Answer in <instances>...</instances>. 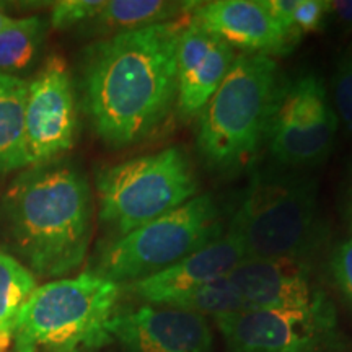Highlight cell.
Returning <instances> with one entry per match:
<instances>
[{
  "label": "cell",
  "mask_w": 352,
  "mask_h": 352,
  "mask_svg": "<svg viewBox=\"0 0 352 352\" xmlns=\"http://www.w3.org/2000/svg\"><path fill=\"white\" fill-rule=\"evenodd\" d=\"M189 16L113 34L83 51V109L109 147L151 138L176 107V51Z\"/></svg>",
  "instance_id": "6da1fadb"
},
{
  "label": "cell",
  "mask_w": 352,
  "mask_h": 352,
  "mask_svg": "<svg viewBox=\"0 0 352 352\" xmlns=\"http://www.w3.org/2000/svg\"><path fill=\"white\" fill-rule=\"evenodd\" d=\"M8 233L33 274L63 277L87 256L94 222L90 184L63 158L26 166L3 197Z\"/></svg>",
  "instance_id": "7a4b0ae2"
},
{
  "label": "cell",
  "mask_w": 352,
  "mask_h": 352,
  "mask_svg": "<svg viewBox=\"0 0 352 352\" xmlns=\"http://www.w3.org/2000/svg\"><path fill=\"white\" fill-rule=\"evenodd\" d=\"M280 85L274 57L236 54L197 116V151L210 170L236 173L252 164L266 142Z\"/></svg>",
  "instance_id": "3957f363"
},
{
  "label": "cell",
  "mask_w": 352,
  "mask_h": 352,
  "mask_svg": "<svg viewBox=\"0 0 352 352\" xmlns=\"http://www.w3.org/2000/svg\"><path fill=\"white\" fill-rule=\"evenodd\" d=\"M228 227L246 258L308 259L320 241L318 182L307 170L259 168Z\"/></svg>",
  "instance_id": "277c9868"
},
{
  "label": "cell",
  "mask_w": 352,
  "mask_h": 352,
  "mask_svg": "<svg viewBox=\"0 0 352 352\" xmlns=\"http://www.w3.org/2000/svg\"><path fill=\"white\" fill-rule=\"evenodd\" d=\"M120 294V284L95 272L39 285L16 320L15 351L77 352L107 344Z\"/></svg>",
  "instance_id": "5b68a950"
},
{
  "label": "cell",
  "mask_w": 352,
  "mask_h": 352,
  "mask_svg": "<svg viewBox=\"0 0 352 352\" xmlns=\"http://www.w3.org/2000/svg\"><path fill=\"white\" fill-rule=\"evenodd\" d=\"M197 191L195 168L179 147L104 166L96 175L100 220L118 236L182 208Z\"/></svg>",
  "instance_id": "8992f818"
},
{
  "label": "cell",
  "mask_w": 352,
  "mask_h": 352,
  "mask_svg": "<svg viewBox=\"0 0 352 352\" xmlns=\"http://www.w3.org/2000/svg\"><path fill=\"white\" fill-rule=\"evenodd\" d=\"M226 233L212 195L183 204L104 246L91 272L116 284H132L157 274Z\"/></svg>",
  "instance_id": "52a82bcc"
},
{
  "label": "cell",
  "mask_w": 352,
  "mask_h": 352,
  "mask_svg": "<svg viewBox=\"0 0 352 352\" xmlns=\"http://www.w3.org/2000/svg\"><path fill=\"white\" fill-rule=\"evenodd\" d=\"M338 126L323 78L300 74L280 85L267 129V148L276 165L314 168L331 153Z\"/></svg>",
  "instance_id": "ba28073f"
},
{
  "label": "cell",
  "mask_w": 352,
  "mask_h": 352,
  "mask_svg": "<svg viewBox=\"0 0 352 352\" xmlns=\"http://www.w3.org/2000/svg\"><path fill=\"white\" fill-rule=\"evenodd\" d=\"M214 321L228 352H334L340 344L334 308L245 310Z\"/></svg>",
  "instance_id": "9c48e42d"
},
{
  "label": "cell",
  "mask_w": 352,
  "mask_h": 352,
  "mask_svg": "<svg viewBox=\"0 0 352 352\" xmlns=\"http://www.w3.org/2000/svg\"><path fill=\"white\" fill-rule=\"evenodd\" d=\"M77 96L67 63L51 56L28 82L25 104V151L28 166L60 158L77 138Z\"/></svg>",
  "instance_id": "30bf717a"
},
{
  "label": "cell",
  "mask_w": 352,
  "mask_h": 352,
  "mask_svg": "<svg viewBox=\"0 0 352 352\" xmlns=\"http://www.w3.org/2000/svg\"><path fill=\"white\" fill-rule=\"evenodd\" d=\"M239 289L245 310H305L333 308L311 274L308 259L246 258L228 274Z\"/></svg>",
  "instance_id": "8fae6325"
},
{
  "label": "cell",
  "mask_w": 352,
  "mask_h": 352,
  "mask_svg": "<svg viewBox=\"0 0 352 352\" xmlns=\"http://www.w3.org/2000/svg\"><path fill=\"white\" fill-rule=\"evenodd\" d=\"M109 336L122 352H210L214 341L206 316L162 305L116 314Z\"/></svg>",
  "instance_id": "7c38bea8"
},
{
  "label": "cell",
  "mask_w": 352,
  "mask_h": 352,
  "mask_svg": "<svg viewBox=\"0 0 352 352\" xmlns=\"http://www.w3.org/2000/svg\"><path fill=\"white\" fill-rule=\"evenodd\" d=\"M235 57L233 47L189 16L176 51V109L183 121L199 116Z\"/></svg>",
  "instance_id": "4fadbf2b"
},
{
  "label": "cell",
  "mask_w": 352,
  "mask_h": 352,
  "mask_svg": "<svg viewBox=\"0 0 352 352\" xmlns=\"http://www.w3.org/2000/svg\"><path fill=\"white\" fill-rule=\"evenodd\" d=\"M191 19L217 34L240 54L284 56L298 39L272 19L259 0H212L196 3Z\"/></svg>",
  "instance_id": "5bb4252c"
},
{
  "label": "cell",
  "mask_w": 352,
  "mask_h": 352,
  "mask_svg": "<svg viewBox=\"0 0 352 352\" xmlns=\"http://www.w3.org/2000/svg\"><path fill=\"white\" fill-rule=\"evenodd\" d=\"M246 259L240 236L230 227L217 240L210 241L166 270L127 284L126 289L148 305L166 307L201 285L228 277Z\"/></svg>",
  "instance_id": "9a60e30c"
},
{
  "label": "cell",
  "mask_w": 352,
  "mask_h": 352,
  "mask_svg": "<svg viewBox=\"0 0 352 352\" xmlns=\"http://www.w3.org/2000/svg\"><path fill=\"white\" fill-rule=\"evenodd\" d=\"M195 6L196 2L171 0H104L100 12L85 26L108 38L118 33L178 20L191 13Z\"/></svg>",
  "instance_id": "2e32d148"
},
{
  "label": "cell",
  "mask_w": 352,
  "mask_h": 352,
  "mask_svg": "<svg viewBox=\"0 0 352 352\" xmlns=\"http://www.w3.org/2000/svg\"><path fill=\"white\" fill-rule=\"evenodd\" d=\"M28 82L0 72V175L26 168L25 104Z\"/></svg>",
  "instance_id": "e0dca14e"
},
{
  "label": "cell",
  "mask_w": 352,
  "mask_h": 352,
  "mask_svg": "<svg viewBox=\"0 0 352 352\" xmlns=\"http://www.w3.org/2000/svg\"><path fill=\"white\" fill-rule=\"evenodd\" d=\"M36 287L33 272L0 250V352L10 347L21 308Z\"/></svg>",
  "instance_id": "ac0fdd59"
},
{
  "label": "cell",
  "mask_w": 352,
  "mask_h": 352,
  "mask_svg": "<svg viewBox=\"0 0 352 352\" xmlns=\"http://www.w3.org/2000/svg\"><path fill=\"white\" fill-rule=\"evenodd\" d=\"M47 26L43 16L10 20L0 30V72L16 76L30 69L41 50Z\"/></svg>",
  "instance_id": "d6986e66"
},
{
  "label": "cell",
  "mask_w": 352,
  "mask_h": 352,
  "mask_svg": "<svg viewBox=\"0 0 352 352\" xmlns=\"http://www.w3.org/2000/svg\"><path fill=\"white\" fill-rule=\"evenodd\" d=\"M166 307L192 311V314H199L206 318L209 315L215 318V316L245 311L243 298L228 277L201 285V287L178 297Z\"/></svg>",
  "instance_id": "ffe728a7"
},
{
  "label": "cell",
  "mask_w": 352,
  "mask_h": 352,
  "mask_svg": "<svg viewBox=\"0 0 352 352\" xmlns=\"http://www.w3.org/2000/svg\"><path fill=\"white\" fill-rule=\"evenodd\" d=\"M333 109L338 122L352 134V47L340 57L331 80Z\"/></svg>",
  "instance_id": "44dd1931"
},
{
  "label": "cell",
  "mask_w": 352,
  "mask_h": 352,
  "mask_svg": "<svg viewBox=\"0 0 352 352\" xmlns=\"http://www.w3.org/2000/svg\"><path fill=\"white\" fill-rule=\"evenodd\" d=\"M104 0H63L52 7L50 25L56 30H69L76 26L87 25L100 8Z\"/></svg>",
  "instance_id": "7402d4cb"
},
{
  "label": "cell",
  "mask_w": 352,
  "mask_h": 352,
  "mask_svg": "<svg viewBox=\"0 0 352 352\" xmlns=\"http://www.w3.org/2000/svg\"><path fill=\"white\" fill-rule=\"evenodd\" d=\"M327 23V6L324 0H296L292 13V32L302 38L305 33H316Z\"/></svg>",
  "instance_id": "603a6c76"
},
{
  "label": "cell",
  "mask_w": 352,
  "mask_h": 352,
  "mask_svg": "<svg viewBox=\"0 0 352 352\" xmlns=\"http://www.w3.org/2000/svg\"><path fill=\"white\" fill-rule=\"evenodd\" d=\"M329 266L334 280L352 302V239L346 240L334 250Z\"/></svg>",
  "instance_id": "cb8c5ba5"
},
{
  "label": "cell",
  "mask_w": 352,
  "mask_h": 352,
  "mask_svg": "<svg viewBox=\"0 0 352 352\" xmlns=\"http://www.w3.org/2000/svg\"><path fill=\"white\" fill-rule=\"evenodd\" d=\"M327 20H333L344 32H352V0H324Z\"/></svg>",
  "instance_id": "d4e9b609"
},
{
  "label": "cell",
  "mask_w": 352,
  "mask_h": 352,
  "mask_svg": "<svg viewBox=\"0 0 352 352\" xmlns=\"http://www.w3.org/2000/svg\"><path fill=\"white\" fill-rule=\"evenodd\" d=\"M344 217L349 223V228L352 232V176L349 179V184H347V191L344 197Z\"/></svg>",
  "instance_id": "484cf974"
},
{
  "label": "cell",
  "mask_w": 352,
  "mask_h": 352,
  "mask_svg": "<svg viewBox=\"0 0 352 352\" xmlns=\"http://www.w3.org/2000/svg\"><path fill=\"white\" fill-rule=\"evenodd\" d=\"M10 20H12V19H10V16L7 15L6 10H3V8L0 7V30H2L3 26H6V25H7L8 21H10Z\"/></svg>",
  "instance_id": "4316f807"
}]
</instances>
